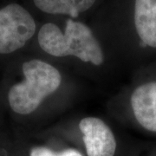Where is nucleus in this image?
Here are the masks:
<instances>
[{
    "mask_svg": "<svg viewBox=\"0 0 156 156\" xmlns=\"http://www.w3.org/2000/svg\"><path fill=\"white\" fill-rule=\"evenodd\" d=\"M23 73L24 80L11 87L8 101L14 112L29 115L38 108L46 96L59 88L62 77L56 68L37 59L25 62Z\"/></svg>",
    "mask_w": 156,
    "mask_h": 156,
    "instance_id": "nucleus-2",
    "label": "nucleus"
},
{
    "mask_svg": "<svg viewBox=\"0 0 156 156\" xmlns=\"http://www.w3.org/2000/svg\"><path fill=\"white\" fill-rule=\"evenodd\" d=\"M131 106L140 126L156 132V83L142 84L131 95Z\"/></svg>",
    "mask_w": 156,
    "mask_h": 156,
    "instance_id": "nucleus-5",
    "label": "nucleus"
},
{
    "mask_svg": "<svg viewBox=\"0 0 156 156\" xmlns=\"http://www.w3.org/2000/svg\"><path fill=\"white\" fill-rule=\"evenodd\" d=\"M36 32V23L26 9L11 4L0 9V54L23 47Z\"/></svg>",
    "mask_w": 156,
    "mask_h": 156,
    "instance_id": "nucleus-3",
    "label": "nucleus"
},
{
    "mask_svg": "<svg viewBox=\"0 0 156 156\" xmlns=\"http://www.w3.org/2000/svg\"><path fill=\"white\" fill-rule=\"evenodd\" d=\"M134 24L142 43L156 48V0H135Z\"/></svg>",
    "mask_w": 156,
    "mask_h": 156,
    "instance_id": "nucleus-6",
    "label": "nucleus"
},
{
    "mask_svg": "<svg viewBox=\"0 0 156 156\" xmlns=\"http://www.w3.org/2000/svg\"><path fill=\"white\" fill-rule=\"evenodd\" d=\"M30 156H83V154L76 149H65L56 152L44 147H34L30 151Z\"/></svg>",
    "mask_w": 156,
    "mask_h": 156,
    "instance_id": "nucleus-8",
    "label": "nucleus"
},
{
    "mask_svg": "<svg viewBox=\"0 0 156 156\" xmlns=\"http://www.w3.org/2000/svg\"><path fill=\"white\" fill-rule=\"evenodd\" d=\"M35 5L49 14L69 15L76 17L78 14L88 11L96 0H33Z\"/></svg>",
    "mask_w": 156,
    "mask_h": 156,
    "instance_id": "nucleus-7",
    "label": "nucleus"
},
{
    "mask_svg": "<svg viewBox=\"0 0 156 156\" xmlns=\"http://www.w3.org/2000/svg\"><path fill=\"white\" fill-rule=\"evenodd\" d=\"M88 156H114L116 142L109 127L101 119L87 117L79 124Z\"/></svg>",
    "mask_w": 156,
    "mask_h": 156,
    "instance_id": "nucleus-4",
    "label": "nucleus"
},
{
    "mask_svg": "<svg viewBox=\"0 0 156 156\" xmlns=\"http://www.w3.org/2000/svg\"><path fill=\"white\" fill-rule=\"evenodd\" d=\"M37 39L42 50L51 56H74L94 65L103 62V53L98 41L83 23L69 19L64 33L55 23H47L40 29Z\"/></svg>",
    "mask_w": 156,
    "mask_h": 156,
    "instance_id": "nucleus-1",
    "label": "nucleus"
}]
</instances>
